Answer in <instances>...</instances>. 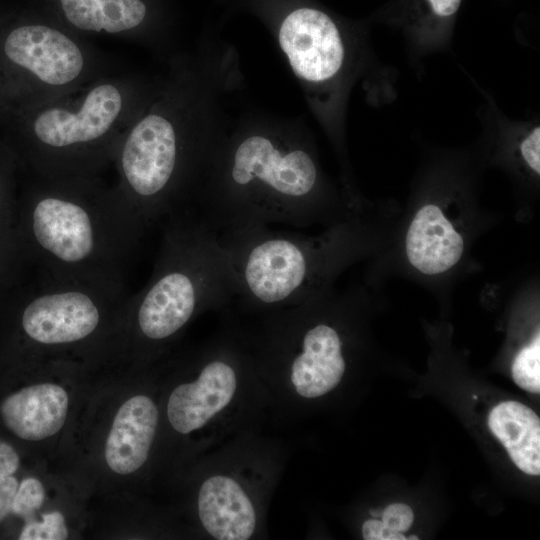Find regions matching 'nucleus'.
<instances>
[{
    "instance_id": "9d476101",
    "label": "nucleus",
    "mask_w": 540,
    "mask_h": 540,
    "mask_svg": "<svg viewBox=\"0 0 540 540\" xmlns=\"http://www.w3.org/2000/svg\"><path fill=\"white\" fill-rule=\"evenodd\" d=\"M278 41L293 73L304 83L324 86L341 75L346 46L338 26L323 11H291L279 27Z\"/></svg>"
},
{
    "instance_id": "f8f14e48",
    "label": "nucleus",
    "mask_w": 540,
    "mask_h": 540,
    "mask_svg": "<svg viewBox=\"0 0 540 540\" xmlns=\"http://www.w3.org/2000/svg\"><path fill=\"white\" fill-rule=\"evenodd\" d=\"M60 23L80 34L141 39L150 20L147 0H53Z\"/></svg>"
},
{
    "instance_id": "39448f33",
    "label": "nucleus",
    "mask_w": 540,
    "mask_h": 540,
    "mask_svg": "<svg viewBox=\"0 0 540 540\" xmlns=\"http://www.w3.org/2000/svg\"><path fill=\"white\" fill-rule=\"evenodd\" d=\"M474 190L449 169L431 173L398 210L383 248L367 261L365 279L382 285L399 276L434 296H450L460 280L479 271L473 246L499 221Z\"/></svg>"
},
{
    "instance_id": "2eb2a0df",
    "label": "nucleus",
    "mask_w": 540,
    "mask_h": 540,
    "mask_svg": "<svg viewBox=\"0 0 540 540\" xmlns=\"http://www.w3.org/2000/svg\"><path fill=\"white\" fill-rule=\"evenodd\" d=\"M198 513L203 527L218 540H247L256 527L254 507L232 478L215 475L199 490Z\"/></svg>"
},
{
    "instance_id": "aec40b11",
    "label": "nucleus",
    "mask_w": 540,
    "mask_h": 540,
    "mask_svg": "<svg viewBox=\"0 0 540 540\" xmlns=\"http://www.w3.org/2000/svg\"><path fill=\"white\" fill-rule=\"evenodd\" d=\"M45 497L44 487L36 478H26L18 486L12 502V509L16 515L29 518L43 504Z\"/></svg>"
},
{
    "instance_id": "a211bd4d",
    "label": "nucleus",
    "mask_w": 540,
    "mask_h": 540,
    "mask_svg": "<svg viewBox=\"0 0 540 540\" xmlns=\"http://www.w3.org/2000/svg\"><path fill=\"white\" fill-rule=\"evenodd\" d=\"M19 464L20 459L15 449L7 442L0 440V521L12 509V502L19 486L14 473Z\"/></svg>"
},
{
    "instance_id": "4be33fe9",
    "label": "nucleus",
    "mask_w": 540,
    "mask_h": 540,
    "mask_svg": "<svg viewBox=\"0 0 540 540\" xmlns=\"http://www.w3.org/2000/svg\"><path fill=\"white\" fill-rule=\"evenodd\" d=\"M382 521L396 532L407 531L414 521L413 510L404 503L388 505L382 512Z\"/></svg>"
},
{
    "instance_id": "5701e85b",
    "label": "nucleus",
    "mask_w": 540,
    "mask_h": 540,
    "mask_svg": "<svg viewBox=\"0 0 540 540\" xmlns=\"http://www.w3.org/2000/svg\"><path fill=\"white\" fill-rule=\"evenodd\" d=\"M362 535L365 540H406L401 532L391 530L382 520H366L362 525Z\"/></svg>"
},
{
    "instance_id": "f3484780",
    "label": "nucleus",
    "mask_w": 540,
    "mask_h": 540,
    "mask_svg": "<svg viewBox=\"0 0 540 540\" xmlns=\"http://www.w3.org/2000/svg\"><path fill=\"white\" fill-rule=\"evenodd\" d=\"M514 382L531 393L540 391V334L522 347L514 357L511 367Z\"/></svg>"
},
{
    "instance_id": "4468645a",
    "label": "nucleus",
    "mask_w": 540,
    "mask_h": 540,
    "mask_svg": "<svg viewBox=\"0 0 540 540\" xmlns=\"http://www.w3.org/2000/svg\"><path fill=\"white\" fill-rule=\"evenodd\" d=\"M158 423V410L147 396L137 395L118 410L105 446L109 468L122 475L138 470L146 461Z\"/></svg>"
},
{
    "instance_id": "423d86ee",
    "label": "nucleus",
    "mask_w": 540,
    "mask_h": 540,
    "mask_svg": "<svg viewBox=\"0 0 540 540\" xmlns=\"http://www.w3.org/2000/svg\"><path fill=\"white\" fill-rule=\"evenodd\" d=\"M190 92L178 77L154 94L112 161L116 189L145 230L192 204L212 148L192 126Z\"/></svg>"
},
{
    "instance_id": "f03ea898",
    "label": "nucleus",
    "mask_w": 540,
    "mask_h": 540,
    "mask_svg": "<svg viewBox=\"0 0 540 540\" xmlns=\"http://www.w3.org/2000/svg\"><path fill=\"white\" fill-rule=\"evenodd\" d=\"M153 96L140 76L114 71L58 99L0 113L2 140L34 177H100Z\"/></svg>"
},
{
    "instance_id": "a878e982",
    "label": "nucleus",
    "mask_w": 540,
    "mask_h": 540,
    "mask_svg": "<svg viewBox=\"0 0 540 540\" xmlns=\"http://www.w3.org/2000/svg\"><path fill=\"white\" fill-rule=\"evenodd\" d=\"M407 539H409V540H410V539H416V540H417L418 537L413 535L412 537H408Z\"/></svg>"
},
{
    "instance_id": "9b49d317",
    "label": "nucleus",
    "mask_w": 540,
    "mask_h": 540,
    "mask_svg": "<svg viewBox=\"0 0 540 540\" xmlns=\"http://www.w3.org/2000/svg\"><path fill=\"white\" fill-rule=\"evenodd\" d=\"M236 386L233 367L222 359L210 360L194 382L172 391L167 404L170 424L182 434L200 429L230 403Z\"/></svg>"
},
{
    "instance_id": "6ab92c4d",
    "label": "nucleus",
    "mask_w": 540,
    "mask_h": 540,
    "mask_svg": "<svg viewBox=\"0 0 540 540\" xmlns=\"http://www.w3.org/2000/svg\"><path fill=\"white\" fill-rule=\"evenodd\" d=\"M68 536L65 520L60 512L42 515V522L27 521L20 540H64Z\"/></svg>"
},
{
    "instance_id": "dca6fc26",
    "label": "nucleus",
    "mask_w": 540,
    "mask_h": 540,
    "mask_svg": "<svg viewBox=\"0 0 540 540\" xmlns=\"http://www.w3.org/2000/svg\"><path fill=\"white\" fill-rule=\"evenodd\" d=\"M488 426L522 472L540 474V420L532 409L517 401L502 402L491 410Z\"/></svg>"
},
{
    "instance_id": "0eeeda50",
    "label": "nucleus",
    "mask_w": 540,
    "mask_h": 540,
    "mask_svg": "<svg viewBox=\"0 0 540 540\" xmlns=\"http://www.w3.org/2000/svg\"><path fill=\"white\" fill-rule=\"evenodd\" d=\"M162 241L146 285L123 308L140 337L165 341L198 313L235 297V282L226 249L192 206L161 224Z\"/></svg>"
},
{
    "instance_id": "f257e3e1",
    "label": "nucleus",
    "mask_w": 540,
    "mask_h": 540,
    "mask_svg": "<svg viewBox=\"0 0 540 540\" xmlns=\"http://www.w3.org/2000/svg\"><path fill=\"white\" fill-rule=\"evenodd\" d=\"M370 205L328 182L309 144L270 132L212 148L192 202L218 236L271 224L325 228Z\"/></svg>"
},
{
    "instance_id": "393cba45",
    "label": "nucleus",
    "mask_w": 540,
    "mask_h": 540,
    "mask_svg": "<svg viewBox=\"0 0 540 540\" xmlns=\"http://www.w3.org/2000/svg\"><path fill=\"white\" fill-rule=\"evenodd\" d=\"M431 12L439 19L452 17L459 9L462 0H426Z\"/></svg>"
},
{
    "instance_id": "7ed1b4c3",
    "label": "nucleus",
    "mask_w": 540,
    "mask_h": 540,
    "mask_svg": "<svg viewBox=\"0 0 540 540\" xmlns=\"http://www.w3.org/2000/svg\"><path fill=\"white\" fill-rule=\"evenodd\" d=\"M398 209L371 204L317 234L270 226L219 236L232 267L235 297L268 308L300 304L335 286L352 265L383 248Z\"/></svg>"
},
{
    "instance_id": "6e6552de",
    "label": "nucleus",
    "mask_w": 540,
    "mask_h": 540,
    "mask_svg": "<svg viewBox=\"0 0 540 540\" xmlns=\"http://www.w3.org/2000/svg\"><path fill=\"white\" fill-rule=\"evenodd\" d=\"M111 72L104 54L59 21L0 11V113L58 99Z\"/></svg>"
},
{
    "instance_id": "ddd939ff",
    "label": "nucleus",
    "mask_w": 540,
    "mask_h": 540,
    "mask_svg": "<svg viewBox=\"0 0 540 540\" xmlns=\"http://www.w3.org/2000/svg\"><path fill=\"white\" fill-rule=\"evenodd\" d=\"M67 411L66 391L51 383L22 388L0 405L5 426L17 437L30 441L56 434L66 420Z\"/></svg>"
},
{
    "instance_id": "b1692460",
    "label": "nucleus",
    "mask_w": 540,
    "mask_h": 540,
    "mask_svg": "<svg viewBox=\"0 0 540 540\" xmlns=\"http://www.w3.org/2000/svg\"><path fill=\"white\" fill-rule=\"evenodd\" d=\"M16 158L12 150L8 145L1 140L0 141V203L5 197L7 186L11 182V175L14 164H16Z\"/></svg>"
},
{
    "instance_id": "1a4fd4ad",
    "label": "nucleus",
    "mask_w": 540,
    "mask_h": 540,
    "mask_svg": "<svg viewBox=\"0 0 540 540\" xmlns=\"http://www.w3.org/2000/svg\"><path fill=\"white\" fill-rule=\"evenodd\" d=\"M332 287L300 304L306 321L299 335V351L291 361V382L304 398L320 397L333 390L345 370L344 341L330 323Z\"/></svg>"
},
{
    "instance_id": "20e7f679",
    "label": "nucleus",
    "mask_w": 540,
    "mask_h": 540,
    "mask_svg": "<svg viewBox=\"0 0 540 540\" xmlns=\"http://www.w3.org/2000/svg\"><path fill=\"white\" fill-rule=\"evenodd\" d=\"M24 231L40 270L122 282L146 232L100 177H34Z\"/></svg>"
},
{
    "instance_id": "412c9836",
    "label": "nucleus",
    "mask_w": 540,
    "mask_h": 540,
    "mask_svg": "<svg viewBox=\"0 0 540 540\" xmlns=\"http://www.w3.org/2000/svg\"><path fill=\"white\" fill-rule=\"evenodd\" d=\"M517 162L533 179L540 175V128L534 126L516 146Z\"/></svg>"
}]
</instances>
